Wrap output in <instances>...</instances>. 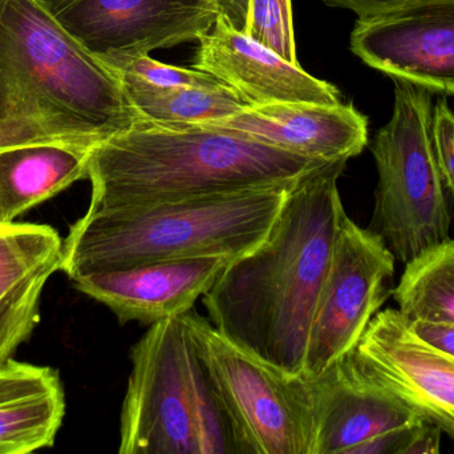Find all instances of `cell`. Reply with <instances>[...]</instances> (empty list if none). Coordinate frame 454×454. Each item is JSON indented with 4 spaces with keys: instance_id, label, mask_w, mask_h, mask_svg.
<instances>
[{
    "instance_id": "cell-1",
    "label": "cell",
    "mask_w": 454,
    "mask_h": 454,
    "mask_svg": "<svg viewBox=\"0 0 454 454\" xmlns=\"http://www.w3.org/2000/svg\"><path fill=\"white\" fill-rule=\"evenodd\" d=\"M347 160L299 179L266 239L227 264L202 296L213 327L287 378H301L309 330L330 268L344 205Z\"/></svg>"
},
{
    "instance_id": "cell-2",
    "label": "cell",
    "mask_w": 454,
    "mask_h": 454,
    "mask_svg": "<svg viewBox=\"0 0 454 454\" xmlns=\"http://www.w3.org/2000/svg\"><path fill=\"white\" fill-rule=\"evenodd\" d=\"M138 119L116 72L37 0H7L0 11V148H92Z\"/></svg>"
},
{
    "instance_id": "cell-3",
    "label": "cell",
    "mask_w": 454,
    "mask_h": 454,
    "mask_svg": "<svg viewBox=\"0 0 454 454\" xmlns=\"http://www.w3.org/2000/svg\"><path fill=\"white\" fill-rule=\"evenodd\" d=\"M325 163L209 125L141 117L90 148L88 210L291 187Z\"/></svg>"
},
{
    "instance_id": "cell-4",
    "label": "cell",
    "mask_w": 454,
    "mask_h": 454,
    "mask_svg": "<svg viewBox=\"0 0 454 454\" xmlns=\"http://www.w3.org/2000/svg\"><path fill=\"white\" fill-rule=\"evenodd\" d=\"M291 187L87 210L63 240L61 271L74 282L157 261L239 258L266 239Z\"/></svg>"
},
{
    "instance_id": "cell-5",
    "label": "cell",
    "mask_w": 454,
    "mask_h": 454,
    "mask_svg": "<svg viewBox=\"0 0 454 454\" xmlns=\"http://www.w3.org/2000/svg\"><path fill=\"white\" fill-rule=\"evenodd\" d=\"M120 454H243L183 316L151 325L130 352Z\"/></svg>"
},
{
    "instance_id": "cell-6",
    "label": "cell",
    "mask_w": 454,
    "mask_h": 454,
    "mask_svg": "<svg viewBox=\"0 0 454 454\" xmlns=\"http://www.w3.org/2000/svg\"><path fill=\"white\" fill-rule=\"evenodd\" d=\"M432 123L431 91L395 80L394 114L371 146L379 181L368 229L404 266L450 237L452 212Z\"/></svg>"
},
{
    "instance_id": "cell-7",
    "label": "cell",
    "mask_w": 454,
    "mask_h": 454,
    "mask_svg": "<svg viewBox=\"0 0 454 454\" xmlns=\"http://www.w3.org/2000/svg\"><path fill=\"white\" fill-rule=\"evenodd\" d=\"M183 317L231 416L243 454H314L311 380L287 378L254 359L196 312Z\"/></svg>"
},
{
    "instance_id": "cell-8",
    "label": "cell",
    "mask_w": 454,
    "mask_h": 454,
    "mask_svg": "<svg viewBox=\"0 0 454 454\" xmlns=\"http://www.w3.org/2000/svg\"><path fill=\"white\" fill-rule=\"evenodd\" d=\"M396 259L344 211L309 330L301 378L314 380L356 346L391 295Z\"/></svg>"
},
{
    "instance_id": "cell-9",
    "label": "cell",
    "mask_w": 454,
    "mask_h": 454,
    "mask_svg": "<svg viewBox=\"0 0 454 454\" xmlns=\"http://www.w3.org/2000/svg\"><path fill=\"white\" fill-rule=\"evenodd\" d=\"M53 20L106 63L199 42L215 26V0H37Z\"/></svg>"
},
{
    "instance_id": "cell-10",
    "label": "cell",
    "mask_w": 454,
    "mask_h": 454,
    "mask_svg": "<svg viewBox=\"0 0 454 454\" xmlns=\"http://www.w3.org/2000/svg\"><path fill=\"white\" fill-rule=\"evenodd\" d=\"M351 51L394 80L454 95V0H412L357 20Z\"/></svg>"
},
{
    "instance_id": "cell-11",
    "label": "cell",
    "mask_w": 454,
    "mask_h": 454,
    "mask_svg": "<svg viewBox=\"0 0 454 454\" xmlns=\"http://www.w3.org/2000/svg\"><path fill=\"white\" fill-rule=\"evenodd\" d=\"M352 354L370 378L454 440V357L421 340L399 309L379 311Z\"/></svg>"
},
{
    "instance_id": "cell-12",
    "label": "cell",
    "mask_w": 454,
    "mask_h": 454,
    "mask_svg": "<svg viewBox=\"0 0 454 454\" xmlns=\"http://www.w3.org/2000/svg\"><path fill=\"white\" fill-rule=\"evenodd\" d=\"M194 68L223 80L248 106L275 103H343L335 85L307 74L263 43L218 15L199 40Z\"/></svg>"
},
{
    "instance_id": "cell-13",
    "label": "cell",
    "mask_w": 454,
    "mask_h": 454,
    "mask_svg": "<svg viewBox=\"0 0 454 454\" xmlns=\"http://www.w3.org/2000/svg\"><path fill=\"white\" fill-rule=\"evenodd\" d=\"M234 259L209 255L157 261L87 275L74 283L77 291L108 307L120 324L137 322L151 327L192 311Z\"/></svg>"
},
{
    "instance_id": "cell-14",
    "label": "cell",
    "mask_w": 454,
    "mask_h": 454,
    "mask_svg": "<svg viewBox=\"0 0 454 454\" xmlns=\"http://www.w3.org/2000/svg\"><path fill=\"white\" fill-rule=\"evenodd\" d=\"M311 383L314 454H352L373 436L423 418L370 378L352 351Z\"/></svg>"
},
{
    "instance_id": "cell-15",
    "label": "cell",
    "mask_w": 454,
    "mask_h": 454,
    "mask_svg": "<svg viewBox=\"0 0 454 454\" xmlns=\"http://www.w3.org/2000/svg\"><path fill=\"white\" fill-rule=\"evenodd\" d=\"M314 159L333 162L362 154L368 120L352 104L275 103L247 106L229 117L200 123Z\"/></svg>"
},
{
    "instance_id": "cell-16",
    "label": "cell",
    "mask_w": 454,
    "mask_h": 454,
    "mask_svg": "<svg viewBox=\"0 0 454 454\" xmlns=\"http://www.w3.org/2000/svg\"><path fill=\"white\" fill-rule=\"evenodd\" d=\"M63 264V239L45 224L0 223V365L40 320V299Z\"/></svg>"
},
{
    "instance_id": "cell-17",
    "label": "cell",
    "mask_w": 454,
    "mask_h": 454,
    "mask_svg": "<svg viewBox=\"0 0 454 454\" xmlns=\"http://www.w3.org/2000/svg\"><path fill=\"white\" fill-rule=\"evenodd\" d=\"M64 415L58 370L13 359L0 365V454L52 447Z\"/></svg>"
},
{
    "instance_id": "cell-18",
    "label": "cell",
    "mask_w": 454,
    "mask_h": 454,
    "mask_svg": "<svg viewBox=\"0 0 454 454\" xmlns=\"http://www.w3.org/2000/svg\"><path fill=\"white\" fill-rule=\"evenodd\" d=\"M90 152V148L63 143L0 148V223H12L87 179Z\"/></svg>"
},
{
    "instance_id": "cell-19",
    "label": "cell",
    "mask_w": 454,
    "mask_h": 454,
    "mask_svg": "<svg viewBox=\"0 0 454 454\" xmlns=\"http://www.w3.org/2000/svg\"><path fill=\"white\" fill-rule=\"evenodd\" d=\"M117 76L133 108L143 119L152 122L200 124L231 116L248 106L226 84L156 87L130 74H117Z\"/></svg>"
},
{
    "instance_id": "cell-20",
    "label": "cell",
    "mask_w": 454,
    "mask_h": 454,
    "mask_svg": "<svg viewBox=\"0 0 454 454\" xmlns=\"http://www.w3.org/2000/svg\"><path fill=\"white\" fill-rule=\"evenodd\" d=\"M392 295L408 320L454 324V239L450 237L405 264Z\"/></svg>"
},
{
    "instance_id": "cell-21",
    "label": "cell",
    "mask_w": 454,
    "mask_h": 454,
    "mask_svg": "<svg viewBox=\"0 0 454 454\" xmlns=\"http://www.w3.org/2000/svg\"><path fill=\"white\" fill-rule=\"evenodd\" d=\"M245 32L287 60L298 63L291 0H250Z\"/></svg>"
},
{
    "instance_id": "cell-22",
    "label": "cell",
    "mask_w": 454,
    "mask_h": 454,
    "mask_svg": "<svg viewBox=\"0 0 454 454\" xmlns=\"http://www.w3.org/2000/svg\"><path fill=\"white\" fill-rule=\"evenodd\" d=\"M117 74H130L156 87H209L225 84L223 80L200 69L181 68L160 63L148 55L106 61Z\"/></svg>"
},
{
    "instance_id": "cell-23",
    "label": "cell",
    "mask_w": 454,
    "mask_h": 454,
    "mask_svg": "<svg viewBox=\"0 0 454 454\" xmlns=\"http://www.w3.org/2000/svg\"><path fill=\"white\" fill-rule=\"evenodd\" d=\"M432 135L440 171L454 196V114L445 99L434 107Z\"/></svg>"
},
{
    "instance_id": "cell-24",
    "label": "cell",
    "mask_w": 454,
    "mask_h": 454,
    "mask_svg": "<svg viewBox=\"0 0 454 454\" xmlns=\"http://www.w3.org/2000/svg\"><path fill=\"white\" fill-rule=\"evenodd\" d=\"M421 420L373 436L372 439L355 448L352 454H407L416 426Z\"/></svg>"
},
{
    "instance_id": "cell-25",
    "label": "cell",
    "mask_w": 454,
    "mask_h": 454,
    "mask_svg": "<svg viewBox=\"0 0 454 454\" xmlns=\"http://www.w3.org/2000/svg\"><path fill=\"white\" fill-rule=\"evenodd\" d=\"M411 330L429 346L454 357V324L452 323L408 320Z\"/></svg>"
},
{
    "instance_id": "cell-26",
    "label": "cell",
    "mask_w": 454,
    "mask_h": 454,
    "mask_svg": "<svg viewBox=\"0 0 454 454\" xmlns=\"http://www.w3.org/2000/svg\"><path fill=\"white\" fill-rule=\"evenodd\" d=\"M323 2L331 7L351 10L359 16V20H368V19L392 12L412 0H323Z\"/></svg>"
},
{
    "instance_id": "cell-27",
    "label": "cell",
    "mask_w": 454,
    "mask_h": 454,
    "mask_svg": "<svg viewBox=\"0 0 454 454\" xmlns=\"http://www.w3.org/2000/svg\"><path fill=\"white\" fill-rule=\"evenodd\" d=\"M442 429L427 420H421L416 426L412 442L408 447L407 454H437L440 453Z\"/></svg>"
},
{
    "instance_id": "cell-28",
    "label": "cell",
    "mask_w": 454,
    "mask_h": 454,
    "mask_svg": "<svg viewBox=\"0 0 454 454\" xmlns=\"http://www.w3.org/2000/svg\"><path fill=\"white\" fill-rule=\"evenodd\" d=\"M220 15L225 16L232 27L246 31L250 0H215Z\"/></svg>"
},
{
    "instance_id": "cell-29",
    "label": "cell",
    "mask_w": 454,
    "mask_h": 454,
    "mask_svg": "<svg viewBox=\"0 0 454 454\" xmlns=\"http://www.w3.org/2000/svg\"><path fill=\"white\" fill-rule=\"evenodd\" d=\"M5 3H7V0H0V11L4 7Z\"/></svg>"
}]
</instances>
